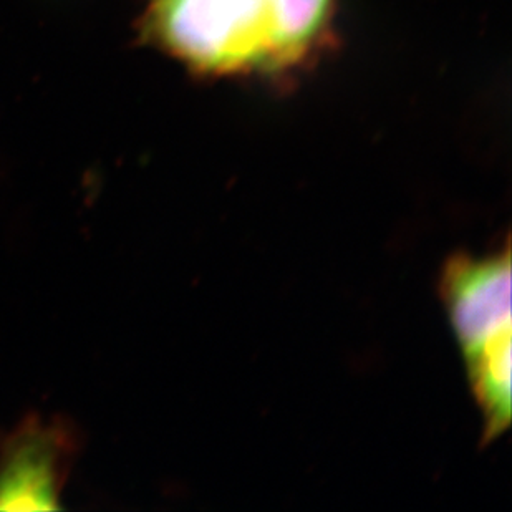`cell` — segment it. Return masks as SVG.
Here are the masks:
<instances>
[{
	"instance_id": "6da1fadb",
	"label": "cell",
	"mask_w": 512,
	"mask_h": 512,
	"mask_svg": "<svg viewBox=\"0 0 512 512\" xmlns=\"http://www.w3.org/2000/svg\"><path fill=\"white\" fill-rule=\"evenodd\" d=\"M332 2L150 0L145 35L198 72H269L314 49Z\"/></svg>"
},
{
	"instance_id": "7a4b0ae2",
	"label": "cell",
	"mask_w": 512,
	"mask_h": 512,
	"mask_svg": "<svg viewBox=\"0 0 512 512\" xmlns=\"http://www.w3.org/2000/svg\"><path fill=\"white\" fill-rule=\"evenodd\" d=\"M67 421L30 415L0 440V511H50L60 498L77 453Z\"/></svg>"
},
{
	"instance_id": "3957f363",
	"label": "cell",
	"mask_w": 512,
	"mask_h": 512,
	"mask_svg": "<svg viewBox=\"0 0 512 512\" xmlns=\"http://www.w3.org/2000/svg\"><path fill=\"white\" fill-rule=\"evenodd\" d=\"M441 295L468 358L511 335V251L486 259L456 256L446 262Z\"/></svg>"
},
{
	"instance_id": "277c9868",
	"label": "cell",
	"mask_w": 512,
	"mask_h": 512,
	"mask_svg": "<svg viewBox=\"0 0 512 512\" xmlns=\"http://www.w3.org/2000/svg\"><path fill=\"white\" fill-rule=\"evenodd\" d=\"M511 335L466 358L474 397L484 415V441L494 440L511 421Z\"/></svg>"
}]
</instances>
